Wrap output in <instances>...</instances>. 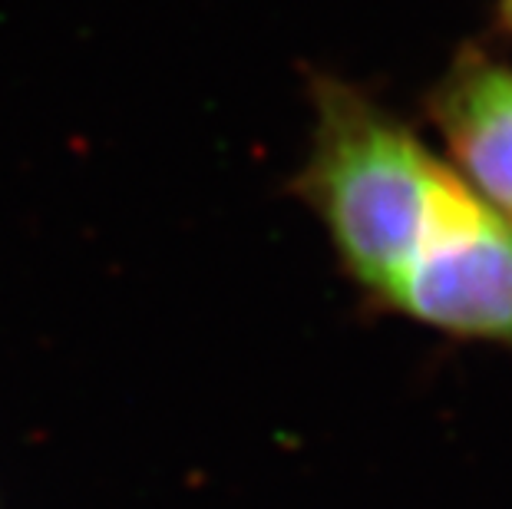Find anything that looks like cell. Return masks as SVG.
<instances>
[{
  "label": "cell",
  "instance_id": "cell-1",
  "mask_svg": "<svg viewBox=\"0 0 512 509\" xmlns=\"http://www.w3.org/2000/svg\"><path fill=\"white\" fill-rule=\"evenodd\" d=\"M294 192L337 258L390 311L512 351V222L407 126L334 77Z\"/></svg>",
  "mask_w": 512,
  "mask_h": 509
},
{
  "label": "cell",
  "instance_id": "cell-2",
  "mask_svg": "<svg viewBox=\"0 0 512 509\" xmlns=\"http://www.w3.org/2000/svg\"><path fill=\"white\" fill-rule=\"evenodd\" d=\"M433 119L460 176L512 222V70L463 57L440 83Z\"/></svg>",
  "mask_w": 512,
  "mask_h": 509
},
{
  "label": "cell",
  "instance_id": "cell-3",
  "mask_svg": "<svg viewBox=\"0 0 512 509\" xmlns=\"http://www.w3.org/2000/svg\"><path fill=\"white\" fill-rule=\"evenodd\" d=\"M506 17H509V24H512V0H506Z\"/></svg>",
  "mask_w": 512,
  "mask_h": 509
}]
</instances>
